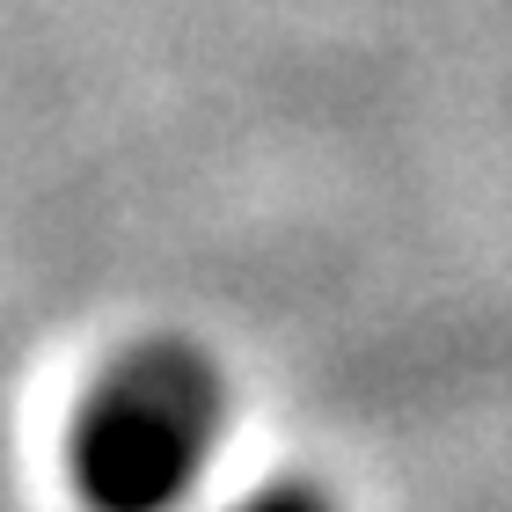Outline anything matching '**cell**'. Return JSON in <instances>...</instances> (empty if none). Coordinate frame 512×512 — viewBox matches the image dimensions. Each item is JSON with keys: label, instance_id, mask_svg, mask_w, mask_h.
<instances>
[{"label": "cell", "instance_id": "obj_1", "mask_svg": "<svg viewBox=\"0 0 512 512\" xmlns=\"http://www.w3.org/2000/svg\"><path fill=\"white\" fill-rule=\"evenodd\" d=\"M227 374L191 337H139L74 417V483L96 512H176L227 439Z\"/></svg>", "mask_w": 512, "mask_h": 512}, {"label": "cell", "instance_id": "obj_2", "mask_svg": "<svg viewBox=\"0 0 512 512\" xmlns=\"http://www.w3.org/2000/svg\"><path fill=\"white\" fill-rule=\"evenodd\" d=\"M227 512H337V498L308 476H271V483H256L249 498H235Z\"/></svg>", "mask_w": 512, "mask_h": 512}]
</instances>
